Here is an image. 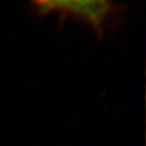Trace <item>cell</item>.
<instances>
[{"mask_svg": "<svg viewBox=\"0 0 146 146\" xmlns=\"http://www.w3.org/2000/svg\"><path fill=\"white\" fill-rule=\"evenodd\" d=\"M38 3L49 8L70 12L92 23L103 19L108 0H36Z\"/></svg>", "mask_w": 146, "mask_h": 146, "instance_id": "6da1fadb", "label": "cell"}]
</instances>
